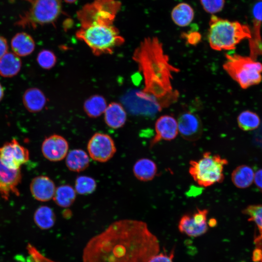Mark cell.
Returning <instances> with one entry per match:
<instances>
[{"mask_svg":"<svg viewBox=\"0 0 262 262\" xmlns=\"http://www.w3.org/2000/svg\"><path fill=\"white\" fill-rule=\"evenodd\" d=\"M157 237L141 220L115 221L91 238L82 253V262H147L159 253Z\"/></svg>","mask_w":262,"mask_h":262,"instance_id":"6da1fadb","label":"cell"},{"mask_svg":"<svg viewBox=\"0 0 262 262\" xmlns=\"http://www.w3.org/2000/svg\"><path fill=\"white\" fill-rule=\"evenodd\" d=\"M133 60L144 77V88L137 93L159 111L175 103L179 92L172 85V74L179 69L170 63L162 43L156 37L145 38L135 49Z\"/></svg>","mask_w":262,"mask_h":262,"instance_id":"7a4b0ae2","label":"cell"},{"mask_svg":"<svg viewBox=\"0 0 262 262\" xmlns=\"http://www.w3.org/2000/svg\"><path fill=\"white\" fill-rule=\"evenodd\" d=\"M249 28L238 21H232L213 15L209 21L208 40L211 48L215 50L235 49L244 39H250Z\"/></svg>","mask_w":262,"mask_h":262,"instance_id":"3957f363","label":"cell"},{"mask_svg":"<svg viewBox=\"0 0 262 262\" xmlns=\"http://www.w3.org/2000/svg\"><path fill=\"white\" fill-rule=\"evenodd\" d=\"M76 35L78 39L83 41L96 56L113 53L115 49L125 41L113 24H93L81 27Z\"/></svg>","mask_w":262,"mask_h":262,"instance_id":"277c9868","label":"cell"},{"mask_svg":"<svg viewBox=\"0 0 262 262\" xmlns=\"http://www.w3.org/2000/svg\"><path fill=\"white\" fill-rule=\"evenodd\" d=\"M228 164V161L219 155L206 152L198 160L190 161L189 172L199 186L209 187L224 180V167Z\"/></svg>","mask_w":262,"mask_h":262,"instance_id":"5b68a950","label":"cell"},{"mask_svg":"<svg viewBox=\"0 0 262 262\" xmlns=\"http://www.w3.org/2000/svg\"><path fill=\"white\" fill-rule=\"evenodd\" d=\"M224 70L243 89L259 83L262 79V64L251 57L226 54Z\"/></svg>","mask_w":262,"mask_h":262,"instance_id":"8992f818","label":"cell"},{"mask_svg":"<svg viewBox=\"0 0 262 262\" xmlns=\"http://www.w3.org/2000/svg\"><path fill=\"white\" fill-rule=\"evenodd\" d=\"M30 3L28 10L20 14L16 25L35 29L54 23L62 11L61 0H25Z\"/></svg>","mask_w":262,"mask_h":262,"instance_id":"52a82bcc","label":"cell"},{"mask_svg":"<svg viewBox=\"0 0 262 262\" xmlns=\"http://www.w3.org/2000/svg\"><path fill=\"white\" fill-rule=\"evenodd\" d=\"M121 8L117 0H95L87 4L77 13L81 27L93 24L113 25Z\"/></svg>","mask_w":262,"mask_h":262,"instance_id":"ba28073f","label":"cell"},{"mask_svg":"<svg viewBox=\"0 0 262 262\" xmlns=\"http://www.w3.org/2000/svg\"><path fill=\"white\" fill-rule=\"evenodd\" d=\"M87 148L90 157L100 163L110 160L116 151L113 138L109 135L101 132H97L91 137Z\"/></svg>","mask_w":262,"mask_h":262,"instance_id":"9c48e42d","label":"cell"},{"mask_svg":"<svg viewBox=\"0 0 262 262\" xmlns=\"http://www.w3.org/2000/svg\"><path fill=\"white\" fill-rule=\"evenodd\" d=\"M208 210L197 209L193 214H185L181 216L178 225L179 231L190 237H198L205 234L208 229L207 221Z\"/></svg>","mask_w":262,"mask_h":262,"instance_id":"30bf717a","label":"cell"},{"mask_svg":"<svg viewBox=\"0 0 262 262\" xmlns=\"http://www.w3.org/2000/svg\"><path fill=\"white\" fill-rule=\"evenodd\" d=\"M0 160L8 168L19 170L29 161V151L16 139H13L0 147Z\"/></svg>","mask_w":262,"mask_h":262,"instance_id":"8fae6325","label":"cell"},{"mask_svg":"<svg viewBox=\"0 0 262 262\" xmlns=\"http://www.w3.org/2000/svg\"><path fill=\"white\" fill-rule=\"evenodd\" d=\"M178 131L184 139L189 141L198 140L202 134V124L199 116L191 112L180 114L178 120Z\"/></svg>","mask_w":262,"mask_h":262,"instance_id":"7c38bea8","label":"cell"},{"mask_svg":"<svg viewBox=\"0 0 262 262\" xmlns=\"http://www.w3.org/2000/svg\"><path fill=\"white\" fill-rule=\"evenodd\" d=\"M21 180L20 169H10L0 160V199L8 200L12 194L19 196L17 186Z\"/></svg>","mask_w":262,"mask_h":262,"instance_id":"4fadbf2b","label":"cell"},{"mask_svg":"<svg viewBox=\"0 0 262 262\" xmlns=\"http://www.w3.org/2000/svg\"><path fill=\"white\" fill-rule=\"evenodd\" d=\"M41 150L47 159L52 162H58L66 157L68 150V144L64 137L53 134L44 140Z\"/></svg>","mask_w":262,"mask_h":262,"instance_id":"5bb4252c","label":"cell"},{"mask_svg":"<svg viewBox=\"0 0 262 262\" xmlns=\"http://www.w3.org/2000/svg\"><path fill=\"white\" fill-rule=\"evenodd\" d=\"M155 135L150 142L152 148L162 140L171 141L174 139L178 134L177 120L170 115L161 116L155 124Z\"/></svg>","mask_w":262,"mask_h":262,"instance_id":"9a60e30c","label":"cell"},{"mask_svg":"<svg viewBox=\"0 0 262 262\" xmlns=\"http://www.w3.org/2000/svg\"><path fill=\"white\" fill-rule=\"evenodd\" d=\"M30 190L35 199L45 202L53 198L56 187L54 182L49 177L39 176L32 180Z\"/></svg>","mask_w":262,"mask_h":262,"instance_id":"2e32d148","label":"cell"},{"mask_svg":"<svg viewBox=\"0 0 262 262\" xmlns=\"http://www.w3.org/2000/svg\"><path fill=\"white\" fill-rule=\"evenodd\" d=\"M104 120L107 125L113 129H119L126 123L127 114L123 106L117 102H112L104 112Z\"/></svg>","mask_w":262,"mask_h":262,"instance_id":"e0dca14e","label":"cell"},{"mask_svg":"<svg viewBox=\"0 0 262 262\" xmlns=\"http://www.w3.org/2000/svg\"><path fill=\"white\" fill-rule=\"evenodd\" d=\"M11 46L14 52L18 56H26L31 54L35 48L33 38L25 32L16 34L12 38Z\"/></svg>","mask_w":262,"mask_h":262,"instance_id":"ac0fdd59","label":"cell"},{"mask_svg":"<svg viewBox=\"0 0 262 262\" xmlns=\"http://www.w3.org/2000/svg\"><path fill=\"white\" fill-rule=\"evenodd\" d=\"M47 102V98L39 89L33 87L28 89L23 96V103L28 111L36 113L41 111Z\"/></svg>","mask_w":262,"mask_h":262,"instance_id":"d6986e66","label":"cell"},{"mask_svg":"<svg viewBox=\"0 0 262 262\" xmlns=\"http://www.w3.org/2000/svg\"><path fill=\"white\" fill-rule=\"evenodd\" d=\"M133 173L139 180L148 181L155 177L157 167L155 163L148 158H141L137 160L133 166Z\"/></svg>","mask_w":262,"mask_h":262,"instance_id":"ffe728a7","label":"cell"},{"mask_svg":"<svg viewBox=\"0 0 262 262\" xmlns=\"http://www.w3.org/2000/svg\"><path fill=\"white\" fill-rule=\"evenodd\" d=\"M66 158V164L69 170L73 172H81L86 169L90 164L87 153L81 149L69 151Z\"/></svg>","mask_w":262,"mask_h":262,"instance_id":"44dd1931","label":"cell"},{"mask_svg":"<svg viewBox=\"0 0 262 262\" xmlns=\"http://www.w3.org/2000/svg\"><path fill=\"white\" fill-rule=\"evenodd\" d=\"M22 63L19 57L14 52H7L0 59V75L10 78L20 71Z\"/></svg>","mask_w":262,"mask_h":262,"instance_id":"7402d4cb","label":"cell"},{"mask_svg":"<svg viewBox=\"0 0 262 262\" xmlns=\"http://www.w3.org/2000/svg\"><path fill=\"white\" fill-rule=\"evenodd\" d=\"M194 11L189 4L181 2L172 10L171 16L174 23L180 27L189 25L194 17Z\"/></svg>","mask_w":262,"mask_h":262,"instance_id":"603a6c76","label":"cell"},{"mask_svg":"<svg viewBox=\"0 0 262 262\" xmlns=\"http://www.w3.org/2000/svg\"><path fill=\"white\" fill-rule=\"evenodd\" d=\"M254 177V172L250 166L241 165L235 168L231 173V180L237 188L244 189L251 185Z\"/></svg>","mask_w":262,"mask_h":262,"instance_id":"cb8c5ba5","label":"cell"},{"mask_svg":"<svg viewBox=\"0 0 262 262\" xmlns=\"http://www.w3.org/2000/svg\"><path fill=\"white\" fill-rule=\"evenodd\" d=\"M33 219L35 224L42 229H48L55 224L56 216L52 209L47 206H41L35 211Z\"/></svg>","mask_w":262,"mask_h":262,"instance_id":"d4e9b609","label":"cell"},{"mask_svg":"<svg viewBox=\"0 0 262 262\" xmlns=\"http://www.w3.org/2000/svg\"><path fill=\"white\" fill-rule=\"evenodd\" d=\"M107 103L105 99L100 95H93L87 99L83 105L86 115L90 117L96 118L104 113Z\"/></svg>","mask_w":262,"mask_h":262,"instance_id":"484cf974","label":"cell"},{"mask_svg":"<svg viewBox=\"0 0 262 262\" xmlns=\"http://www.w3.org/2000/svg\"><path fill=\"white\" fill-rule=\"evenodd\" d=\"M76 196L75 189L71 186L65 184L56 188L53 199L59 207L68 208L73 203Z\"/></svg>","mask_w":262,"mask_h":262,"instance_id":"4316f807","label":"cell"},{"mask_svg":"<svg viewBox=\"0 0 262 262\" xmlns=\"http://www.w3.org/2000/svg\"><path fill=\"white\" fill-rule=\"evenodd\" d=\"M239 128L244 131L257 129L260 124V119L257 114L246 110L241 112L237 117Z\"/></svg>","mask_w":262,"mask_h":262,"instance_id":"83f0119b","label":"cell"},{"mask_svg":"<svg viewBox=\"0 0 262 262\" xmlns=\"http://www.w3.org/2000/svg\"><path fill=\"white\" fill-rule=\"evenodd\" d=\"M97 183L92 177L87 176L78 177L75 182V190L80 195H88L96 190Z\"/></svg>","mask_w":262,"mask_h":262,"instance_id":"f1b7e54d","label":"cell"},{"mask_svg":"<svg viewBox=\"0 0 262 262\" xmlns=\"http://www.w3.org/2000/svg\"><path fill=\"white\" fill-rule=\"evenodd\" d=\"M243 213L249 217V221L256 224L259 229H262V205H249L244 209Z\"/></svg>","mask_w":262,"mask_h":262,"instance_id":"f546056e","label":"cell"},{"mask_svg":"<svg viewBox=\"0 0 262 262\" xmlns=\"http://www.w3.org/2000/svg\"><path fill=\"white\" fill-rule=\"evenodd\" d=\"M37 62L43 68L49 69L52 68L56 64V57L54 53L48 49H43L38 54Z\"/></svg>","mask_w":262,"mask_h":262,"instance_id":"4dcf8cb0","label":"cell"},{"mask_svg":"<svg viewBox=\"0 0 262 262\" xmlns=\"http://www.w3.org/2000/svg\"><path fill=\"white\" fill-rule=\"evenodd\" d=\"M204 10L210 14H215L221 11L225 4V0H200Z\"/></svg>","mask_w":262,"mask_h":262,"instance_id":"1f68e13d","label":"cell"},{"mask_svg":"<svg viewBox=\"0 0 262 262\" xmlns=\"http://www.w3.org/2000/svg\"><path fill=\"white\" fill-rule=\"evenodd\" d=\"M255 248L252 252V260L255 262H262V229L254 239Z\"/></svg>","mask_w":262,"mask_h":262,"instance_id":"d6a6232c","label":"cell"},{"mask_svg":"<svg viewBox=\"0 0 262 262\" xmlns=\"http://www.w3.org/2000/svg\"><path fill=\"white\" fill-rule=\"evenodd\" d=\"M174 255L175 249L173 248L169 253L164 251L153 255L147 262H173Z\"/></svg>","mask_w":262,"mask_h":262,"instance_id":"836d02e7","label":"cell"},{"mask_svg":"<svg viewBox=\"0 0 262 262\" xmlns=\"http://www.w3.org/2000/svg\"><path fill=\"white\" fill-rule=\"evenodd\" d=\"M184 34L183 37L186 39L187 43L190 45H196L201 40V35L197 32H190Z\"/></svg>","mask_w":262,"mask_h":262,"instance_id":"e575fe53","label":"cell"},{"mask_svg":"<svg viewBox=\"0 0 262 262\" xmlns=\"http://www.w3.org/2000/svg\"><path fill=\"white\" fill-rule=\"evenodd\" d=\"M254 21L261 23L262 22V1L256 3L253 7Z\"/></svg>","mask_w":262,"mask_h":262,"instance_id":"d590c367","label":"cell"},{"mask_svg":"<svg viewBox=\"0 0 262 262\" xmlns=\"http://www.w3.org/2000/svg\"><path fill=\"white\" fill-rule=\"evenodd\" d=\"M256 187L262 192V169L254 173V180Z\"/></svg>","mask_w":262,"mask_h":262,"instance_id":"8d00e7d4","label":"cell"},{"mask_svg":"<svg viewBox=\"0 0 262 262\" xmlns=\"http://www.w3.org/2000/svg\"><path fill=\"white\" fill-rule=\"evenodd\" d=\"M8 49L6 39L3 36H0V59L7 52Z\"/></svg>","mask_w":262,"mask_h":262,"instance_id":"74e56055","label":"cell"},{"mask_svg":"<svg viewBox=\"0 0 262 262\" xmlns=\"http://www.w3.org/2000/svg\"><path fill=\"white\" fill-rule=\"evenodd\" d=\"M207 224L210 227H214L217 225V220L215 218H212L209 220Z\"/></svg>","mask_w":262,"mask_h":262,"instance_id":"f35d334b","label":"cell"},{"mask_svg":"<svg viewBox=\"0 0 262 262\" xmlns=\"http://www.w3.org/2000/svg\"><path fill=\"white\" fill-rule=\"evenodd\" d=\"M3 96H4V90H3L2 86L0 83V101L2 99Z\"/></svg>","mask_w":262,"mask_h":262,"instance_id":"ab89813d","label":"cell"},{"mask_svg":"<svg viewBox=\"0 0 262 262\" xmlns=\"http://www.w3.org/2000/svg\"><path fill=\"white\" fill-rule=\"evenodd\" d=\"M66 2L69 3H72L75 2L77 0H64Z\"/></svg>","mask_w":262,"mask_h":262,"instance_id":"60d3db41","label":"cell"},{"mask_svg":"<svg viewBox=\"0 0 262 262\" xmlns=\"http://www.w3.org/2000/svg\"></svg>","mask_w":262,"mask_h":262,"instance_id":"b9f144b4","label":"cell"}]
</instances>
